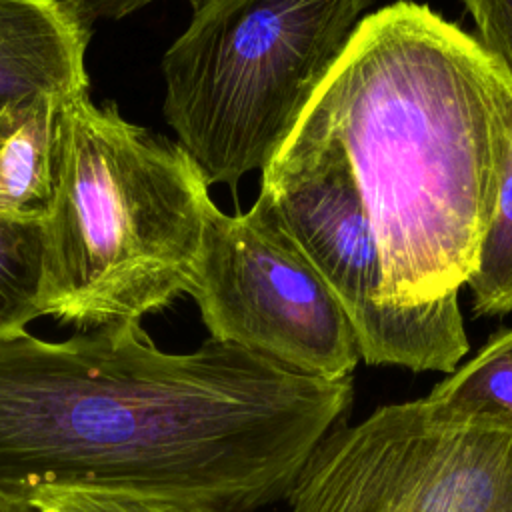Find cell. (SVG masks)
Instances as JSON below:
<instances>
[{
	"label": "cell",
	"mask_w": 512,
	"mask_h": 512,
	"mask_svg": "<svg viewBox=\"0 0 512 512\" xmlns=\"http://www.w3.org/2000/svg\"><path fill=\"white\" fill-rule=\"evenodd\" d=\"M0 512H32V508L28 506L26 500L0 492Z\"/></svg>",
	"instance_id": "obj_16"
},
{
	"label": "cell",
	"mask_w": 512,
	"mask_h": 512,
	"mask_svg": "<svg viewBox=\"0 0 512 512\" xmlns=\"http://www.w3.org/2000/svg\"><path fill=\"white\" fill-rule=\"evenodd\" d=\"M24 500L32 512H218L196 502L160 494L58 484L36 486Z\"/></svg>",
	"instance_id": "obj_13"
},
{
	"label": "cell",
	"mask_w": 512,
	"mask_h": 512,
	"mask_svg": "<svg viewBox=\"0 0 512 512\" xmlns=\"http://www.w3.org/2000/svg\"><path fill=\"white\" fill-rule=\"evenodd\" d=\"M0 112H2V108H0Z\"/></svg>",
	"instance_id": "obj_17"
},
{
	"label": "cell",
	"mask_w": 512,
	"mask_h": 512,
	"mask_svg": "<svg viewBox=\"0 0 512 512\" xmlns=\"http://www.w3.org/2000/svg\"><path fill=\"white\" fill-rule=\"evenodd\" d=\"M40 284L42 218L0 214V338L42 316Z\"/></svg>",
	"instance_id": "obj_11"
},
{
	"label": "cell",
	"mask_w": 512,
	"mask_h": 512,
	"mask_svg": "<svg viewBox=\"0 0 512 512\" xmlns=\"http://www.w3.org/2000/svg\"><path fill=\"white\" fill-rule=\"evenodd\" d=\"M208 182L178 144L88 90L60 102L42 216V316L80 328L140 322L190 288Z\"/></svg>",
	"instance_id": "obj_3"
},
{
	"label": "cell",
	"mask_w": 512,
	"mask_h": 512,
	"mask_svg": "<svg viewBox=\"0 0 512 512\" xmlns=\"http://www.w3.org/2000/svg\"><path fill=\"white\" fill-rule=\"evenodd\" d=\"M60 98L34 94L0 112V214L42 218L54 186V122Z\"/></svg>",
	"instance_id": "obj_9"
},
{
	"label": "cell",
	"mask_w": 512,
	"mask_h": 512,
	"mask_svg": "<svg viewBox=\"0 0 512 512\" xmlns=\"http://www.w3.org/2000/svg\"><path fill=\"white\" fill-rule=\"evenodd\" d=\"M290 512H512V430L446 418L426 396L336 426Z\"/></svg>",
	"instance_id": "obj_5"
},
{
	"label": "cell",
	"mask_w": 512,
	"mask_h": 512,
	"mask_svg": "<svg viewBox=\"0 0 512 512\" xmlns=\"http://www.w3.org/2000/svg\"><path fill=\"white\" fill-rule=\"evenodd\" d=\"M260 192L334 292L366 364L448 374L460 364L468 338L458 296L418 306L382 300L370 218L354 172L334 146L286 142L262 170Z\"/></svg>",
	"instance_id": "obj_6"
},
{
	"label": "cell",
	"mask_w": 512,
	"mask_h": 512,
	"mask_svg": "<svg viewBox=\"0 0 512 512\" xmlns=\"http://www.w3.org/2000/svg\"><path fill=\"white\" fill-rule=\"evenodd\" d=\"M466 284L472 290L474 312L478 316L512 312V144L500 180L496 208Z\"/></svg>",
	"instance_id": "obj_12"
},
{
	"label": "cell",
	"mask_w": 512,
	"mask_h": 512,
	"mask_svg": "<svg viewBox=\"0 0 512 512\" xmlns=\"http://www.w3.org/2000/svg\"><path fill=\"white\" fill-rule=\"evenodd\" d=\"M352 404L326 380L208 338L172 354L140 322L0 338V492L90 486L218 512L288 500Z\"/></svg>",
	"instance_id": "obj_1"
},
{
	"label": "cell",
	"mask_w": 512,
	"mask_h": 512,
	"mask_svg": "<svg viewBox=\"0 0 512 512\" xmlns=\"http://www.w3.org/2000/svg\"><path fill=\"white\" fill-rule=\"evenodd\" d=\"M90 24L76 0H0V108L88 90Z\"/></svg>",
	"instance_id": "obj_8"
},
{
	"label": "cell",
	"mask_w": 512,
	"mask_h": 512,
	"mask_svg": "<svg viewBox=\"0 0 512 512\" xmlns=\"http://www.w3.org/2000/svg\"><path fill=\"white\" fill-rule=\"evenodd\" d=\"M76 2L80 4L88 20L94 22L96 18H110V20L124 18L156 0H76ZM188 2L196 8L202 0H188Z\"/></svg>",
	"instance_id": "obj_15"
},
{
	"label": "cell",
	"mask_w": 512,
	"mask_h": 512,
	"mask_svg": "<svg viewBox=\"0 0 512 512\" xmlns=\"http://www.w3.org/2000/svg\"><path fill=\"white\" fill-rule=\"evenodd\" d=\"M350 164L382 264V300L458 296L512 144V88L482 44L426 4L364 16L288 138Z\"/></svg>",
	"instance_id": "obj_2"
},
{
	"label": "cell",
	"mask_w": 512,
	"mask_h": 512,
	"mask_svg": "<svg viewBox=\"0 0 512 512\" xmlns=\"http://www.w3.org/2000/svg\"><path fill=\"white\" fill-rule=\"evenodd\" d=\"M372 0H202L162 58L164 116L208 186L266 170Z\"/></svg>",
	"instance_id": "obj_4"
},
{
	"label": "cell",
	"mask_w": 512,
	"mask_h": 512,
	"mask_svg": "<svg viewBox=\"0 0 512 512\" xmlns=\"http://www.w3.org/2000/svg\"><path fill=\"white\" fill-rule=\"evenodd\" d=\"M426 400L450 420L512 430V328L496 332Z\"/></svg>",
	"instance_id": "obj_10"
},
{
	"label": "cell",
	"mask_w": 512,
	"mask_h": 512,
	"mask_svg": "<svg viewBox=\"0 0 512 512\" xmlns=\"http://www.w3.org/2000/svg\"><path fill=\"white\" fill-rule=\"evenodd\" d=\"M478 28V42L512 88V0H464Z\"/></svg>",
	"instance_id": "obj_14"
},
{
	"label": "cell",
	"mask_w": 512,
	"mask_h": 512,
	"mask_svg": "<svg viewBox=\"0 0 512 512\" xmlns=\"http://www.w3.org/2000/svg\"><path fill=\"white\" fill-rule=\"evenodd\" d=\"M188 294L210 338L308 376L352 378V324L262 192L244 214L208 206Z\"/></svg>",
	"instance_id": "obj_7"
}]
</instances>
